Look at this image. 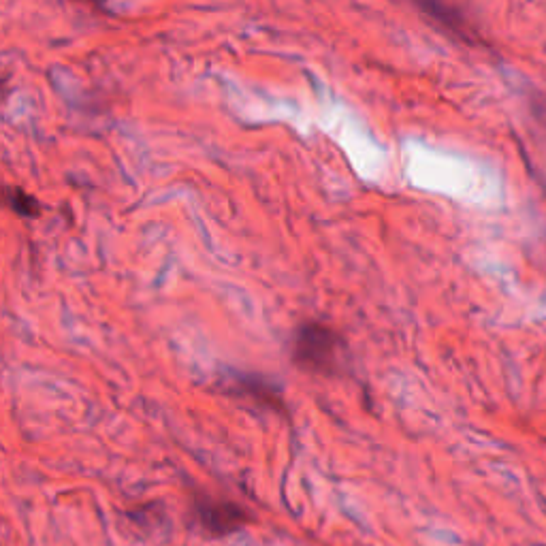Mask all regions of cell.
I'll list each match as a JSON object with an SVG mask.
<instances>
[{
	"label": "cell",
	"mask_w": 546,
	"mask_h": 546,
	"mask_svg": "<svg viewBox=\"0 0 546 546\" xmlns=\"http://www.w3.org/2000/svg\"><path fill=\"white\" fill-rule=\"evenodd\" d=\"M344 340L331 327L305 323L293 340V361L312 374H337L344 361Z\"/></svg>",
	"instance_id": "obj_1"
},
{
	"label": "cell",
	"mask_w": 546,
	"mask_h": 546,
	"mask_svg": "<svg viewBox=\"0 0 546 546\" xmlns=\"http://www.w3.org/2000/svg\"><path fill=\"white\" fill-rule=\"evenodd\" d=\"M227 395L250 399L252 404L269 408V410H282V393L276 384L265 380L263 376L254 374H235L229 378L227 387H224Z\"/></svg>",
	"instance_id": "obj_2"
},
{
	"label": "cell",
	"mask_w": 546,
	"mask_h": 546,
	"mask_svg": "<svg viewBox=\"0 0 546 546\" xmlns=\"http://www.w3.org/2000/svg\"><path fill=\"white\" fill-rule=\"evenodd\" d=\"M199 512V521L207 532L212 534H229L235 532L242 525L248 523V515L242 506H237L233 502H216V500H199L197 504Z\"/></svg>",
	"instance_id": "obj_3"
},
{
	"label": "cell",
	"mask_w": 546,
	"mask_h": 546,
	"mask_svg": "<svg viewBox=\"0 0 546 546\" xmlns=\"http://www.w3.org/2000/svg\"><path fill=\"white\" fill-rule=\"evenodd\" d=\"M5 195H7V201H9V205H11V210H13V212H18L20 216H24V218H35V216L41 214V207H39L37 199H35V197H30V195H26V192H24L22 188H13V186H9Z\"/></svg>",
	"instance_id": "obj_4"
}]
</instances>
